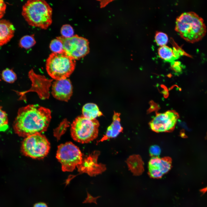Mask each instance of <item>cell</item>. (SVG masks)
<instances>
[{"mask_svg": "<svg viewBox=\"0 0 207 207\" xmlns=\"http://www.w3.org/2000/svg\"><path fill=\"white\" fill-rule=\"evenodd\" d=\"M75 60L68 55L65 51L52 52L46 61V69L53 79L59 80L66 79L74 71Z\"/></svg>", "mask_w": 207, "mask_h": 207, "instance_id": "obj_4", "label": "cell"}, {"mask_svg": "<svg viewBox=\"0 0 207 207\" xmlns=\"http://www.w3.org/2000/svg\"><path fill=\"white\" fill-rule=\"evenodd\" d=\"M49 47L53 53H60L64 51L62 41L57 37L51 41Z\"/></svg>", "mask_w": 207, "mask_h": 207, "instance_id": "obj_19", "label": "cell"}, {"mask_svg": "<svg viewBox=\"0 0 207 207\" xmlns=\"http://www.w3.org/2000/svg\"><path fill=\"white\" fill-rule=\"evenodd\" d=\"M62 41L66 53L73 59L78 60L89 52V42L86 39L77 35L69 38L57 37Z\"/></svg>", "mask_w": 207, "mask_h": 207, "instance_id": "obj_8", "label": "cell"}, {"mask_svg": "<svg viewBox=\"0 0 207 207\" xmlns=\"http://www.w3.org/2000/svg\"><path fill=\"white\" fill-rule=\"evenodd\" d=\"M87 197L85 199V200L83 202V203H95L97 204V203L96 202L98 198L101 197V196H98L96 197H94L91 195L89 193L87 192Z\"/></svg>", "mask_w": 207, "mask_h": 207, "instance_id": "obj_25", "label": "cell"}, {"mask_svg": "<svg viewBox=\"0 0 207 207\" xmlns=\"http://www.w3.org/2000/svg\"><path fill=\"white\" fill-rule=\"evenodd\" d=\"M72 93V87L68 79L56 80L52 85L51 94L55 99L68 101Z\"/></svg>", "mask_w": 207, "mask_h": 207, "instance_id": "obj_12", "label": "cell"}, {"mask_svg": "<svg viewBox=\"0 0 207 207\" xmlns=\"http://www.w3.org/2000/svg\"><path fill=\"white\" fill-rule=\"evenodd\" d=\"M0 18L1 19L3 16L6 8V4L3 1L0 0Z\"/></svg>", "mask_w": 207, "mask_h": 207, "instance_id": "obj_26", "label": "cell"}, {"mask_svg": "<svg viewBox=\"0 0 207 207\" xmlns=\"http://www.w3.org/2000/svg\"><path fill=\"white\" fill-rule=\"evenodd\" d=\"M159 56L164 60L171 62H175L183 53L179 52L175 48L173 49L167 46H161L158 51Z\"/></svg>", "mask_w": 207, "mask_h": 207, "instance_id": "obj_15", "label": "cell"}, {"mask_svg": "<svg viewBox=\"0 0 207 207\" xmlns=\"http://www.w3.org/2000/svg\"><path fill=\"white\" fill-rule=\"evenodd\" d=\"M52 9L43 0H29L23 5L22 14L30 25L47 29L52 22Z\"/></svg>", "mask_w": 207, "mask_h": 207, "instance_id": "obj_3", "label": "cell"}, {"mask_svg": "<svg viewBox=\"0 0 207 207\" xmlns=\"http://www.w3.org/2000/svg\"><path fill=\"white\" fill-rule=\"evenodd\" d=\"M179 114L173 110L156 114L149 123L152 130L156 133L171 132L174 129Z\"/></svg>", "mask_w": 207, "mask_h": 207, "instance_id": "obj_9", "label": "cell"}, {"mask_svg": "<svg viewBox=\"0 0 207 207\" xmlns=\"http://www.w3.org/2000/svg\"><path fill=\"white\" fill-rule=\"evenodd\" d=\"M155 38L156 43L161 47L166 45L168 41L167 35L162 32H157Z\"/></svg>", "mask_w": 207, "mask_h": 207, "instance_id": "obj_21", "label": "cell"}, {"mask_svg": "<svg viewBox=\"0 0 207 207\" xmlns=\"http://www.w3.org/2000/svg\"><path fill=\"white\" fill-rule=\"evenodd\" d=\"M160 152L161 149L158 145H154L152 146L150 148V153L152 157H158Z\"/></svg>", "mask_w": 207, "mask_h": 207, "instance_id": "obj_24", "label": "cell"}, {"mask_svg": "<svg viewBox=\"0 0 207 207\" xmlns=\"http://www.w3.org/2000/svg\"><path fill=\"white\" fill-rule=\"evenodd\" d=\"M175 30L182 38L191 43L202 39L207 30L203 19L193 12H185L178 17Z\"/></svg>", "mask_w": 207, "mask_h": 207, "instance_id": "obj_2", "label": "cell"}, {"mask_svg": "<svg viewBox=\"0 0 207 207\" xmlns=\"http://www.w3.org/2000/svg\"><path fill=\"white\" fill-rule=\"evenodd\" d=\"M201 190L202 192L204 193H205L207 191V187L201 189Z\"/></svg>", "mask_w": 207, "mask_h": 207, "instance_id": "obj_28", "label": "cell"}, {"mask_svg": "<svg viewBox=\"0 0 207 207\" xmlns=\"http://www.w3.org/2000/svg\"><path fill=\"white\" fill-rule=\"evenodd\" d=\"M50 148V143L46 137L37 133L25 138L22 143L21 151L26 156L40 159L47 156Z\"/></svg>", "mask_w": 207, "mask_h": 207, "instance_id": "obj_6", "label": "cell"}, {"mask_svg": "<svg viewBox=\"0 0 207 207\" xmlns=\"http://www.w3.org/2000/svg\"><path fill=\"white\" fill-rule=\"evenodd\" d=\"M51 110L38 104L20 108L14 122L13 128L19 136L26 137L45 131L51 119Z\"/></svg>", "mask_w": 207, "mask_h": 207, "instance_id": "obj_1", "label": "cell"}, {"mask_svg": "<svg viewBox=\"0 0 207 207\" xmlns=\"http://www.w3.org/2000/svg\"><path fill=\"white\" fill-rule=\"evenodd\" d=\"M99 154V152L96 151L85 158L81 164L77 166L78 171L80 174L87 173L91 177L95 176L104 172L106 170L105 165L98 164L97 162Z\"/></svg>", "mask_w": 207, "mask_h": 207, "instance_id": "obj_10", "label": "cell"}, {"mask_svg": "<svg viewBox=\"0 0 207 207\" xmlns=\"http://www.w3.org/2000/svg\"><path fill=\"white\" fill-rule=\"evenodd\" d=\"M206 139H207V135H206Z\"/></svg>", "mask_w": 207, "mask_h": 207, "instance_id": "obj_29", "label": "cell"}, {"mask_svg": "<svg viewBox=\"0 0 207 207\" xmlns=\"http://www.w3.org/2000/svg\"><path fill=\"white\" fill-rule=\"evenodd\" d=\"M35 43L36 41L32 35H26L21 39L19 44L22 48L28 49L34 46Z\"/></svg>", "mask_w": 207, "mask_h": 207, "instance_id": "obj_18", "label": "cell"}, {"mask_svg": "<svg viewBox=\"0 0 207 207\" xmlns=\"http://www.w3.org/2000/svg\"><path fill=\"white\" fill-rule=\"evenodd\" d=\"M99 126V122L96 119L90 120L83 115L78 116L71 124V137L78 142L88 143L97 137Z\"/></svg>", "mask_w": 207, "mask_h": 207, "instance_id": "obj_5", "label": "cell"}, {"mask_svg": "<svg viewBox=\"0 0 207 207\" xmlns=\"http://www.w3.org/2000/svg\"><path fill=\"white\" fill-rule=\"evenodd\" d=\"M62 36L65 38H69L74 36V31L72 28L68 24L63 25L61 29Z\"/></svg>", "mask_w": 207, "mask_h": 207, "instance_id": "obj_22", "label": "cell"}, {"mask_svg": "<svg viewBox=\"0 0 207 207\" xmlns=\"http://www.w3.org/2000/svg\"><path fill=\"white\" fill-rule=\"evenodd\" d=\"M33 207H48L47 204L43 202H39L35 204Z\"/></svg>", "mask_w": 207, "mask_h": 207, "instance_id": "obj_27", "label": "cell"}, {"mask_svg": "<svg viewBox=\"0 0 207 207\" xmlns=\"http://www.w3.org/2000/svg\"><path fill=\"white\" fill-rule=\"evenodd\" d=\"M172 160L169 157H152L148 163V174L150 177L159 179L168 172L172 167Z\"/></svg>", "mask_w": 207, "mask_h": 207, "instance_id": "obj_11", "label": "cell"}, {"mask_svg": "<svg viewBox=\"0 0 207 207\" xmlns=\"http://www.w3.org/2000/svg\"><path fill=\"white\" fill-rule=\"evenodd\" d=\"M83 116L85 118L90 120L96 119V118L103 115L97 106L92 103L85 104L82 110Z\"/></svg>", "mask_w": 207, "mask_h": 207, "instance_id": "obj_17", "label": "cell"}, {"mask_svg": "<svg viewBox=\"0 0 207 207\" xmlns=\"http://www.w3.org/2000/svg\"><path fill=\"white\" fill-rule=\"evenodd\" d=\"M8 121L7 116L6 112L1 110L0 108V123L1 131H5L8 127Z\"/></svg>", "mask_w": 207, "mask_h": 207, "instance_id": "obj_23", "label": "cell"}, {"mask_svg": "<svg viewBox=\"0 0 207 207\" xmlns=\"http://www.w3.org/2000/svg\"><path fill=\"white\" fill-rule=\"evenodd\" d=\"M120 113L114 112L112 122L108 127L106 134L99 142L114 138L122 131L123 128L120 123Z\"/></svg>", "mask_w": 207, "mask_h": 207, "instance_id": "obj_13", "label": "cell"}, {"mask_svg": "<svg viewBox=\"0 0 207 207\" xmlns=\"http://www.w3.org/2000/svg\"><path fill=\"white\" fill-rule=\"evenodd\" d=\"M126 162L129 170L134 175H141L143 171V163L139 156L134 155L130 156Z\"/></svg>", "mask_w": 207, "mask_h": 207, "instance_id": "obj_16", "label": "cell"}, {"mask_svg": "<svg viewBox=\"0 0 207 207\" xmlns=\"http://www.w3.org/2000/svg\"><path fill=\"white\" fill-rule=\"evenodd\" d=\"M2 79L5 81L10 83H14L17 78L16 74L12 70L6 69L2 72Z\"/></svg>", "mask_w": 207, "mask_h": 207, "instance_id": "obj_20", "label": "cell"}, {"mask_svg": "<svg viewBox=\"0 0 207 207\" xmlns=\"http://www.w3.org/2000/svg\"><path fill=\"white\" fill-rule=\"evenodd\" d=\"M56 158L62 165L64 172H72L81 164L82 154L79 148L71 142L58 146Z\"/></svg>", "mask_w": 207, "mask_h": 207, "instance_id": "obj_7", "label": "cell"}, {"mask_svg": "<svg viewBox=\"0 0 207 207\" xmlns=\"http://www.w3.org/2000/svg\"><path fill=\"white\" fill-rule=\"evenodd\" d=\"M15 29L9 21L2 19L0 21V46L6 44L14 36Z\"/></svg>", "mask_w": 207, "mask_h": 207, "instance_id": "obj_14", "label": "cell"}]
</instances>
